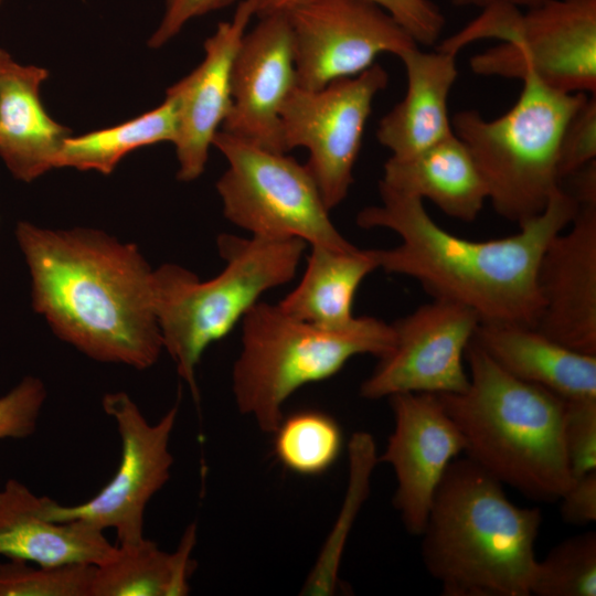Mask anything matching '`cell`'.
Segmentation results:
<instances>
[{
    "instance_id": "cell-1",
    "label": "cell",
    "mask_w": 596,
    "mask_h": 596,
    "mask_svg": "<svg viewBox=\"0 0 596 596\" xmlns=\"http://www.w3.org/2000/svg\"><path fill=\"white\" fill-rule=\"evenodd\" d=\"M381 203L356 215L361 228H387L401 242L374 249L377 267L415 279L434 299L462 305L481 322L535 328L542 311L538 268L551 240L575 216L577 202L561 184L545 209L515 234L470 241L447 232L424 201L379 182Z\"/></svg>"
},
{
    "instance_id": "cell-2",
    "label": "cell",
    "mask_w": 596,
    "mask_h": 596,
    "mask_svg": "<svg viewBox=\"0 0 596 596\" xmlns=\"http://www.w3.org/2000/svg\"><path fill=\"white\" fill-rule=\"evenodd\" d=\"M18 244L32 306L55 334L87 356L138 370L163 349L153 270L138 247L93 228L50 230L21 221Z\"/></svg>"
},
{
    "instance_id": "cell-3",
    "label": "cell",
    "mask_w": 596,
    "mask_h": 596,
    "mask_svg": "<svg viewBox=\"0 0 596 596\" xmlns=\"http://www.w3.org/2000/svg\"><path fill=\"white\" fill-rule=\"evenodd\" d=\"M542 524L468 457L448 466L421 533L422 560L445 596H529Z\"/></svg>"
},
{
    "instance_id": "cell-4",
    "label": "cell",
    "mask_w": 596,
    "mask_h": 596,
    "mask_svg": "<svg viewBox=\"0 0 596 596\" xmlns=\"http://www.w3.org/2000/svg\"><path fill=\"white\" fill-rule=\"evenodd\" d=\"M465 359L467 389L436 395L466 457L529 499L558 501L573 482L563 444L565 400L509 374L473 340Z\"/></svg>"
},
{
    "instance_id": "cell-5",
    "label": "cell",
    "mask_w": 596,
    "mask_h": 596,
    "mask_svg": "<svg viewBox=\"0 0 596 596\" xmlns=\"http://www.w3.org/2000/svg\"><path fill=\"white\" fill-rule=\"evenodd\" d=\"M306 242L300 238L217 237L225 267L200 280L192 272L163 264L152 276L153 308L163 348L198 400L195 370L205 349L227 336L259 297L290 281Z\"/></svg>"
},
{
    "instance_id": "cell-6",
    "label": "cell",
    "mask_w": 596,
    "mask_h": 596,
    "mask_svg": "<svg viewBox=\"0 0 596 596\" xmlns=\"http://www.w3.org/2000/svg\"><path fill=\"white\" fill-rule=\"evenodd\" d=\"M242 321L234 397L241 413L268 434L277 429L283 406L297 390L333 376L354 355L381 359L395 340L392 324L374 317H359L348 329L330 330L260 301Z\"/></svg>"
},
{
    "instance_id": "cell-7",
    "label": "cell",
    "mask_w": 596,
    "mask_h": 596,
    "mask_svg": "<svg viewBox=\"0 0 596 596\" xmlns=\"http://www.w3.org/2000/svg\"><path fill=\"white\" fill-rule=\"evenodd\" d=\"M515 104L486 119L475 109L457 111L454 134L466 145L501 217L521 224L536 216L561 187L557 172L563 131L585 93H563L528 76Z\"/></svg>"
},
{
    "instance_id": "cell-8",
    "label": "cell",
    "mask_w": 596,
    "mask_h": 596,
    "mask_svg": "<svg viewBox=\"0 0 596 596\" xmlns=\"http://www.w3.org/2000/svg\"><path fill=\"white\" fill-rule=\"evenodd\" d=\"M482 39L501 44L473 55L481 76H531L563 93L596 94V0H545L525 9L493 4L437 50L457 55Z\"/></svg>"
},
{
    "instance_id": "cell-9",
    "label": "cell",
    "mask_w": 596,
    "mask_h": 596,
    "mask_svg": "<svg viewBox=\"0 0 596 596\" xmlns=\"http://www.w3.org/2000/svg\"><path fill=\"white\" fill-rule=\"evenodd\" d=\"M228 162L216 182L224 216L253 236L300 238L310 245L351 249L329 216L308 167L222 131L213 139Z\"/></svg>"
},
{
    "instance_id": "cell-10",
    "label": "cell",
    "mask_w": 596,
    "mask_h": 596,
    "mask_svg": "<svg viewBox=\"0 0 596 596\" xmlns=\"http://www.w3.org/2000/svg\"><path fill=\"white\" fill-rule=\"evenodd\" d=\"M389 78L386 70L374 63L353 77L319 89L296 85L283 105L286 150L302 147L309 151L306 166L329 211L347 198L354 181L353 169L372 104Z\"/></svg>"
},
{
    "instance_id": "cell-11",
    "label": "cell",
    "mask_w": 596,
    "mask_h": 596,
    "mask_svg": "<svg viewBox=\"0 0 596 596\" xmlns=\"http://www.w3.org/2000/svg\"><path fill=\"white\" fill-rule=\"evenodd\" d=\"M102 404L106 414L115 419L120 436L121 459L117 472L94 498L81 504L66 507L42 497V511L47 519L57 522L78 519L102 531L114 529L118 544H132L145 538L146 507L170 477L173 457L169 439L178 406L152 425L124 392L106 394Z\"/></svg>"
},
{
    "instance_id": "cell-12",
    "label": "cell",
    "mask_w": 596,
    "mask_h": 596,
    "mask_svg": "<svg viewBox=\"0 0 596 596\" xmlns=\"http://www.w3.org/2000/svg\"><path fill=\"white\" fill-rule=\"evenodd\" d=\"M285 12L296 82L307 89L353 77L382 53L400 57L418 45L386 10L368 0H308Z\"/></svg>"
},
{
    "instance_id": "cell-13",
    "label": "cell",
    "mask_w": 596,
    "mask_h": 596,
    "mask_svg": "<svg viewBox=\"0 0 596 596\" xmlns=\"http://www.w3.org/2000/svg\"><path fill=\"white\" fill-rule=\"evenodd\" d=\"M479 323L471 309L453 301L421 305L391 323L394 345L361 384L360 395L379 400L397 393L465 391L469 383L465 353Z\"/></svg>"
},
{
    "instance_id": "cell-14",
    "label": "cell",
    "mask_w": 596,
    "mask_h": 596,
    "mask_svg": "<svg viewBox=\"0 0 596 596\" xmlns=\"http://www.w3.org/2000/svg\"><path fill=\"white\" fill-rule=\"evenodd\" d=\"M389 400L394 428L379 462L393 468V504L405 530L419 536L438 485L465 441L436 394L397 393Z\"/></svg>"
},
{
    "instance_id": "cell-15",
    "label": "cell",
    "mask_w": 596,
    "mask_h": 596,
    "mask_svg": "<svg viewBox=\"0 0 596 596\" xmlns=\"http://www.w3.org/2000/svg\"><path fill=\"white\" fill-rule=\"evenodd\" d=\"M258 18L236 51L231 73L232 103L221 130L286 153L280 113L297 85L291 29L285 11Z\"/></svg>"
},
{
    "instance_id": "cell-16",
    "label": "cell",
    "mask_w": 596,
    "mask_h": 596,
    "mask_svg": "<svg viewBox=\"0 0 596 596\" xmlns=\"http://www.w3.org/2000/svg\"><path fill=\"white\" fill-rule=\"evenodd\" d=\"M574 199L577 211L568 228L551 240L540 259L542 311L535 329L596 354V194Z\"/></svg>"
},
{
    "instance_id": "cell-17",
    "label": "cell",
    "mask_w": 596,
    "mask_h": 596,
    "mask_svg": "<svg viewBox=\"0 0 596 596\" xmlns=\"http://www.w3.org/2000/svg\"><path fill=\"white\" fill-rule=\"evenodd\" d=\"M254 15L248 0L238 2L233 18L220 22L204 41L202 62L166 92L177 100L173 145L181 181H193L204 172L210 147L231 108L233 61Z\"/></svg>"
},
{
    "instance_id": "cell-18",
    "label": "cell",
    "mask_w": 596,
    "mask_h": 596,
    "mask_svg": "<svg viewBox=\"0 0 596 596\" xmlns=\"http://www.w3.org/2000/svg\"><path fill=\"white\" fill-rule=\"evenodd\" d=\"M116 545L104 531L84 520L57 522L42 511V497L9 479L0 489V555L40 566H98L110 560Z\"/></svg>"
},
{
    "instance_id": "cell-19",
    "label": "cell",
    "mask_w": 596,
    "mask_h": 596,
    "mask_svg": "<svg viewBox=\"0 0 596 596\" xmlns=\"http://www.w3.org/2000/svg\"><path fill=\"white\" fill-rule=\"evenodd\" d=\"M455 54L418 45L400 55L406 74V92L379 121L377 141L391 157L405 159L454 134L448 98L458 76Z\"/></svg>"
},
{
    "instance_id": "cell-20",
    "label": "cell",
    "mask_w": 596,
    "mask_h": 596,
    "mask_svg": "<svg viewBox=\"0 0 596 596\" xmlns=\"http://www.w3.org/2000/svg\"><path fill=\"white\" fill-rule=\"evenodd\" d=\"M46 68L12 60L0 74V158L11 174L32 182L55 168V159L71 129L45 110L41 86Z\"/></svg>"
},
{
    "instance_id": "cell-21",
    "label": "cell",
    "mask_w": 596,
    "mask_h": 596,
    "mask_svg": "<svg viewBox=\"0 0 596 596\" xmlns=\"http://www.w3.org/2000/svg\"><path fill=\"white\" fill-rule=\"evenodd\" d=\"M501 369L564 400L596 398V354L570 349L535 328L481 322L472 338Z\"/></svg>"
},
{
    "instance_id": "cell-22",
    "label": "cell",
    "mask_w": 596,
    "mask_h": 596,
    "mask_svg": "<svg viewBox=\"0 0 596 596\" xmlns=\"http://www.w3.org/2000/svg\"><path fill=\"white\" fill-rule=\"evenodd\" d=\"M387 188L434 203L446 215L475 221L488 191L466 145L453 134L405 159L390 157L379 181Z\"/></svg>"
},
{
    "instance_id": "cell-23",
    "label": "cell",
    "mask_w": 596,
    "mask_h": 596,
    "mask_svg": "<svg viewBox=\"0 0 596 596\" xmlns=\"http://www.w3.org/2000/svg\"><path fill=\"white\" fill-rule=\"evenodd\" d=\"M376 268L374 249L311 245L299 284L278 305L288 315L321 328L348 329L359 318L352 312L355 292Z\"/></svg>"
},
{
    "instance_id": "cell-24",
    "label": "cell",
    "mask_w": 596,
    "mask_h": 596,
    "mask_svg": "<svg viewBox=\"0 0 596 596\" xmlns=\"http://www.w3.org/2000/svg\"><path fill=\"white\" fill-rule=\"evenodd\" d=\"M196 526L190 524L173 553L143 538L118 544L114 556L95 566L91 596H184L195 567L191 557Z\"/></svg>"
},
{
    "instance_id": "cell-25",
    "label": "cell",
    "mask_w": 596,
    "mask_h": 596,
    "mask_svg": "<svg viewBox=\"0 0 596 596\" xmlns=\"http://www.w3.org/2000/svg\"><path fill=\"white\" fill-rule=\"evenodd\" d=\"M178 113L174 96L166 93L156 108L123 124L68 136L55 159V168L95 170L103 174L114 171L129 152L153 143L172 142L177 136Z\"/></svg>"
},
{
    "instance_id": "cell-26",
    "label": "cell",
    "mask_w": 596,
    "mask_h": 596,
    "mask_svg": "<svg viewBox=\"0 0 596 596\" xmlns=\"http://www.w3.org/2000/svg\"><path fill=\"white\" fill-rule=\"evenodd\" d=\"M349 479L337 520L309 572L301 595L330 596L339 586V568L351 529L369 497L371 478L379 462L375 441L366 432H355L348 445Z\"/></svg>"
},
{
    "instance_id": "cell-27",
    "label": "cell",
    "mask_w": 596,
    "mask_h": 596,
    "mask_svg": "<svg viewBox=\"0 0 596 596\" xmlns=\"http://www.w3.org/2000/svg\"><path fill=\"white\" fill-rule=\"evenodd\" d=\"M274 451L290 471L321 475L338 459L342 448L339 424L319 411H300L283 418L274 433Z\"/></svg>"
},
{
    "instance_id": "cell-28",
    "label": "cell",
    "mask_w": 596,
    "mask_h": 596,
    "mask_svg": "<svg viewBox=\"0 0 596 596\" xmlns=\"http://www.w3.org/2000/svg\"><path fill=\"white\" fill-rule=\"evenodd\" d=\"M530 595L595 596L596 532L571 536L538 560Z\"/></svg>"
},
{
    "instance_id": "cell-29",
    "label": "cell",
    "mask_w": 596,
    "mask_h": 596,
    "mask_svg": "<svg viewBox=\"0 0 596 596\" xmlns=\"http://www.w3.org/2000/svg\"><path fill=\"white\" fill-rule=\"evenodd\" d=\"M28 561L0 562V596H91L95 566H32Z\"/></svg>"
},
{
    "instance_id": "cell-30",
    "label": "cell",
    "mask_w": 596,
    "mask_h": 596,
    "mask_svg": "<svg viewBox=\"0 0 596 596\" xmlns=\"http://www.w3.org/2000/svg\"><path fill=\"white\" fill-rule=\"evenodd\" d=\"M308 0H248L257 17L285 11ZM386 10L417 44L430 46L445 26V18L430 0H368Z\"/></svg>"
},
{
    "instance_id": "cell-31",
    "label": "cell",
    "mask_w": 596,
    "mask_h": 596,
    "mask_svg": "<svg viewBox=\"0 0 596 596\" xmlns=\"http://www.w3.org/2000/svg\"><path fill=\"white\" fill-rule=\"evenodd\" d=\"M563 444L573 481L596 470V398L565 400Z\"/></svg>"
},
{
    "instance_id": "cell-32",
    "label": "cell",
    "mask_w": 596,
    "mask_h": 596,
    "mask_svg": "<svg viewBox=\"0 0 596 596\" xmlns=\"http://www.w3.org/2000/svg\"><path fill=\"white\" fill-rule=\"evenodd\" d=\"M596 160V94H589L568 120L558 148L561 182Z\"/></svg>"
},
{
    "instance_id": "cell-33",
    "label": "cell",
    "mask_w": 596,
    "mask_h": 596,
    "mask_svg": "<svg viewBox=\"0 0 596 596\" xmlns=\"http://www.w3.org/2000/svg\"><path fill=\"white\" fill-rule=\"evenodd\" d=\"M46 397L42 381L26 376L0 397V439L23 438L36 427Z\"/></svg>"
},
{
    "instance_id": "cell-34",
    "label": "cell",
    "mask_w": 596,
    "mask_h": 596,
    "mask_svg": "<svg viewBox=\"0 0 596 596\" xmlns=\"http://www.w3.org/2000/svg\"><path fill=\"white\" fill-rule=\"evenodd\" d=\"M235 0H164L162 18L148 40L150 49L171 41L192 19L231 6Z\"/></svg>"
},
{
    "instance_id": "cell-35",
    "label": "cell",
    "mask_w": 596,
    "mask_h": 596,
    "mask_svg": "<svg viewBox=\"0 0 596 596\" xmlns=\"http://www.w3.org/2000/svg\"><path fill=\"white\" fill-rule=\"evenodd\" d=\"M563 521L587 525L596 521V470L575 479L558 499Z\"/></svg>"
},
{
    "instance_id": "cell-36",
    "label": "cell",
    "mask_w": 596,
    "mask_h": 596,
    "mask_svg": "<svg viewBox=\"0 0 596 596\" xmlns=\"http://www.w3.org/2000/svg\"><path fill=\"white\" fill-rule=\"evenodd\" d=\"M456 7L485 9L493 4H511L521 9H528L540 4L545 0H450Z\"/></svg>"
},
{
    "instance_id": "cell-37",
    "label": "cell",
    "mask_w": 596,
    "mask_h": 596,
    "mask_svg": "<svg viewBox=\"0 0 596 596\" xmlns=\"http://www.w3.org/2000/svg\"><path fill=\"white\" fill-rule=\"evenodd\" d=\"M12 60L11 55L4 49L0 47V74Z\"/></svg>"
},
{
    "instance_id": "cell-38",
    "label": "cell",
    "mask_w": 596,
    "mask_h": 596,
    "mask_svg": "<svg viewBox=\"0 0 596 596\" xmlns=\"http://www.w3.org/2000/svg\"><path fill=\"white\" fill-rule=\"evenodd\" d=\"M2 2H3V0H0V6H1Z\"/></svg>"
}]
</instances>
